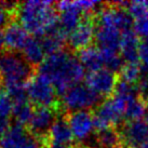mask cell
Returning <instances> with one entry per match:
<instances>
[{"label": "cell", "instance_id": "cell-1", "mask_svg": "<svg viewBox=\"0 0 148 148\" xmlns=\"http://www.w3.org/2000/svg\"><path fill=\"white\" fill-rule=\"evenodd\" d=\"M36 74L47 79L54 86L58 96H62L71 86L81 83L84 68L75 54L63 50L45 56Z\"/></svg>", "mask_w": 148, "mask_h": 148}, {"label": "cell", "instance_id": "cell-2", "mask_svg": "<svg viewBox=\"0 0 148 148\" xmlns=\"http://www.w3.org/2000/svg\"><path fill=\"white\" fill-rule=\"evenodd\" d=\"M14 14L20 25L34 37L42 38L58 27V13L51 1H26L17 4Z\"/></svg>", "mask_w": 148, "mask_h": 148}, {"label": "cell", "instance_id": "cell-3", "mask_svg": "<svg viewBox=\"0 0 148 148\" xmlns=\"http://www.w3.org/2000/svg\"><path fill=\"white\" fill-rule=\"evenodd\" d=\"M35 70L20 52H0V82L5 88L26 84L36 75Z\"/></svg>", "mask_w": 148, "mask_h": 148}, {"label": "cell", "instance_id": "cell-4", "mask_svg": "<svg viewBox=\"0 0 148 148\" xmlns=\"http://www.w3.org/2000/svg\"><path fill=\"white\" fill-rule=\"evenodd\" d=\"M102 96L90 89L86 84L79 83L71 86L62 95V105L66 112L79 110H90L91 108L99 106Z\"/></svg>", "mask_w": 148, "mask_h": 148}, {"label": "cell", "instance_id": "cell-5", "mask_svg": "<svg viewBox=\"0 0 148 148\" xmlns=\"http://www.w3.org/2000/svg\"><path fill=\"white\" fill-rule=\"evenodd\" d=\"M29 102L35 107H50L61 110L58 93L54 86L39 75H35L26 84Z\"/></svg>", "mask_w": 148, "mask_h": 148}, {"label": "cell", "instance_id": "cell-6", "mask_svg": "<svg viewBox=\"0 0 148 148\" xmlns=\"http://www.w3.org/2000/svg\"><path fill=\"white\" fill-rule=\"evenodd\" d=\"M48 145V137H38L17 123L11 125L0 140V148H47Z\"/></svg>", "mask_w": 148, "mask_h": 148}, {"label": "cell", "instance_id": "cell-7", "mask_svg": "<svg viewBox=\"0 0 148 148\" xmlns=\"http://www.w3.org/2000/svg\"><path fill=\"white\" fill-rule=\"evenodd\" d=\"M95 14L84 13L81 23L77 26L73 33L70 34L67 41L71 51H81L88 47H91V43L95 40Z\"/></svg>", "mask_w": 148, "mask_h": 148}, {"label": "cell", "instance_id": "cell-8", "mask_svg": "<svg viewBox=\"0 0 148 148\" xmlns=\"http://www.w3.org/2000/svg\"><path fill=\"white\" fill-rule=\"evenodd\" d=\"M56 11L58 14V24L67 38L70 34L77 28L81 21L84 13L79 8L77 1H60L55 3Z\"/></svg>", "mask_w": 148, "mask_h": 148}, {"label": "cell", "instance_id": "cell-9", "mask_svg": "<svg viewBox=\"0 0 148 148\" xmlns=\"http://www.w3.org/2000/svg\"><path fill=\"white\" fill-rule=\"evenodd\" d=\"M118 80L119 79L117 74L102 68L97 71L86 75V84L99 96L109 99V96H112L114 94Z\"/></svg>", "mask_w": 148, "mask_h": 148}, {"label": "cell", "instance_id": "cell-10", "mask_svg": "<svg viewBox=\"0 0 148 148\" xmlns=\"http://www.w3.org/2000/svg\"><path fill=\"white\" fill-rule=\"evenodd\" d=\"M119 131L125 148H140L148 142V123L144 119L125 121Z\"/></svg>", "mask_w": 148, "mask_h": 148}, {"label": "cell", "instance_id": "cell-11", "mask_svg": "<svg viewBox=\"0 0 148 148\" xmlns=\"http://www.w3.org/2000/svg\"><path fill=\"white\" fill-rule=\"evenodd\" d=\"M60 111L50 107H35L33 117L28 123V131L38 137H48L50 129L58 118Z\"/></svg>", "mask_w": 148, "mask_h": 148}, {"label": "cell", "instance_id": "cell-12", "mask_svg": "<svg viewBox=\"0 0 148 148\" xmlns=\"http://www.w3.org/2000/svg\"><path fill=\"white\" fill-rule=\"evenodd\" d=\"M124 108L125 103L111 96L96 107L93 115L104 121L108 127H117L124 119Z\"/></svg>", "mask_w": 148, "mask_h": 148}, {"label": "cell", "instance_id": "cell-13", "mask_svg": "<svg viewBox=\"0 0 148 148\" xmlns=\"http://www.w3.org/2000/svg\"><path fill=\"white\" fill-rule=\"evenodd\" d=\"M65 117L69 124L74 138L78 142L88 138L94 130L93 112L91 110L65 112Z\"/></svg>", "mask_w": 148, "mask_h": 148}, {"label": "cell", "instance_id": "cell-14", "mask_svg": "<svg viewBox=\"0 0 148 148\" xmlns=\"http://www.w3.org/2000/svg\"><path fill=\"white\" fill-rule=\"evenodd\" d=\"M3 37L4 47L8 49V51L18 52L23 50L26 42L30 38V35L22 27L20 23L11 22L4 28Z\"/></svg>", "mask_w": 148, "mask_h": 148}, {"label": "cell", "instance_id": "cell-15", "mask_svg": "<svg viewBox=\"0 0 148 148\" xmlns=\"http://www.w3.org/2000/svg\"><path fill=\"white\" fill-rule=\"evenodd\" d=\"M95 42L102 51H120L121 33L114 27L95 25Z\"/></svg>", "mask_w": 148, "mask_h": 148}, {"label": "cell", "instance_id": "cell-16", "mask_svg": "<svg viewBox=\"0 0 148 148\" xmlns=\"http://www.w3.org/2000/svg\"><path fill=\"white\" fill-rule=\"evenodd\" d=\"M49 143L58 145H65L70 146L74 142V136L69 127V124L67 122L65 114L58 115L56 120L54 121L52 127L50 129L48 134Z\"/></svg>", "mask_w": 148, "mask_h": 148}, {"label": "cell", "instance_id": "cell-17", "mask_svg": "<svg viewBox=\"0 0 148 148\" xmlns=\"http://www.w3.org/2000/svg\"><path fill=\"white\" fill-rule=\"evenodd\" d=\"M140 39L134 33V30H127L121 34V43H120V54L125 63H138V47Z\"/></svg>", "mask_w": 148, "mask_h": 148}, {"label": "cell", "instance_id": "cell-18", "mask_svg": "<svg viewBox=\"0 0 148 148\" xmlns=\"http://www.w3.org/2000/svg\"><path fill=\"white\" fill-rule=\"evenodd\" d=\"M77 58L84 70H88L89 74L97 71L104 67L102 52L97 47H94V45H91L79 51Z\"/></svg>", "mask_w": 148, "mask_h": 148}, {"label": "cell", "instance_id": "cell-19", "mask_svg": "<svg viewBox=\"0 0 148 148\" xmlns=\"http://www.w3.org/2000/svg\"><path fill=\"white\" fill-rule=\"evenodd\" d=\"M22 55L29 65L37 69L45 58V53L42 48L40 38L30 36L28 41L26 42L25 47L22 50Z\"/></svg>", "mask_w": 148, "mask_h": 148}, {"label": "cell", "instance_id": "cell-20", "mask_svg": "<svg viewBox=\"0 0 148 148\" xmlns=\"http://www.w3.org/2000/svg\"><path fill=\"white\" fill-rule=\"evenodd\" d=\"M96 143L99 148H123V140L120 131L116 127H110L96 133Z\"/></svg>", "mask_w": 148, "mask_h": 148}, {"label": "cell", "instance_id": "cell-21", "mask_svg": "<svg viewBox=\"0 0 148 148\" xmlns=\"http://www.w3.org/2000/svg\"><path fill=\"white\" fill-rule=\"evenodd\" d=\"M148 106L140 99H131L130 102L125 104L124 108V119L127 121H135V120H140L144 118L145 114L147 111Z\"/></svg>", "mask_w": 148, "mask_h": 148}, {"label": "cell", "instance_id": "cell-22", "mask_svg": "<svg viewBox=\"0 0 148 148\" xmlns=\"http://www.w3.org/2000/svg\"><path fill=\"white\" fill-rule=\"evenodd\" d=\"M112 97L120 99L125 104L127 102H130L131 99L138 97V92L136 89V84H132V83H129L122 80V79H120L117 82Z\"/></svg>", "mask_w": 148, "mask_h": 148}, {"label": "cell", "instance_id": "cell-23", "mask_svg": "<svg viewBox=\"0 0 148 148\" xmlns=\"http://www.w3.org/2000/svg\"><path fill=\"white\" fill-rule=\"evenodd\" d=\"M34 109H35V106L30 102L14 104L12 115L15 119V123L21 124L23 127L28 125V123L30 122V119L33 117Z\"/></svg>", "mask_w": 148, "mask_h": 148}, {"label": "cell", "instance_id": "cell-24", "mask_svg": "<svg viewBox=\"0 0 148 148\" xmlns=\"http://www.w3.org/2000/svg\"><path fill=\"white\" fill-rule=\"evenodd\" d=\"M103 55V63L104 68L109 70L111 73L118 74L121 71L122 67L124 66V60L122 58L120 52H115V51H102Z\"/></svg>", "mask_w": 148, "mask_h": 148}, {"label": "cell", "instance_id": "cell-25", "mask_svg": "<svg viewBox=\"0 0 148 148\" xmlns=\"http://www.w3.org/2000/svg\"><path fill=\"white\" fill-rule=\"evenodd\" d=\"M143 76V67L140 62L125 63L120 71V77L122 80L132 84H136Z\"/></svg>", "mask_w": 148, "mask_h": 148}, {"label": "cell", "instance_id": "cell-26", "mask_svg": "<svg viewBox=\"0 0 148 148\" xmlns=\"http://www.w3.org/2000/svg\"><path fill=\"white\" fill-rule=\"evenodd\" d=\"M127 12L131 14V16L136 20L148 14V1H132L127 4Z\"/></svg>", "mask_w": 148, "mask_h": 148}, {"label": "cell", "instance_id": "cell-27", "mask_svg": "<svg viewBox=\"0 0 148 148\" xmlns=\"http://www.w3.org/2000/svg\"><path fill=\"white\" fill-rule=\"evenodd\" d=\"M13 107H14V103L12 99L10 97V95L7 92L1 91L0 92V116L9 118V116L12 115Z\"/></svg>", "mask_w": 148, "mask_h": 148}, {"label": "cell", "instance_id": "cell-28", "mask_svg": "<svg viewBox=\"0 0 148 148\" xmlns=\"http://www.w3.org/2000/svg\"><path fill=\"white\" fill-rule=\"evenodd\" d=\"M133 30L140 38H148V14L134 20Z\"/></svg>", "mask_w": 148, "mask_h": 148}, {"label": "cell", "instance_id": "cell-29", "mask_svg": "<svg viewBox=\"0 0 148 148\" xmlns=\"http://www.w3.org/2000/svg\"><path fill=\"white\" fill-rule=\"evenodd\" d=\"M136 89L138 92V97L148 106V74L142 76L140 81L136 83Z\"/></svg>", "mask_w": 148, "mask_h": 148}, {"label": "cell", "instance_id": "cell-30", "mask_svg": "<svg viewBox=\"0 0 148 148\" xmlns=\"http://www.w3.org/2000/svg\"><path fill=\"white\" fill-rule=\"evenodd\" d=\"M138 56L142 65L148 67V38L140 39L138 47Z\"/></svg>", "mask_w": 148, "mask_h": 148}, {"label": "cell", "instance_id": "cell-31", "mask_svg": "<svg viewBox=\"0 0 148 148\" xmlns=\"http://www.w3.org/2000/svg\"><path fill=\"white\" fill-rule=\"evenodd\" d=\"M11 14L3 2H0V28L2 26H7L11 23Z\"/></svg>", "mask_w": 148, "mask_h": 148}, {"label": "cell", "instance_id": "cell-32", "mask_svg": "<svg viewBox=\"0 0 148 148\" xmlns=\"http://www.w3.org/2000/svg\"><path fill=\"white\" fill-rule=\"evenodd\" d=\"M10 127H11L10 125V119H9L8 117L0 116V140L5 135V133L8 132Z\"/></svg>", "mask_w": 148, "mask_h": 148}, {"label": "cell", "instance_id": "cell-33", "mask_svg": "<svg viewBox=\"0 0 148 148\" xmlns=\"http://www.w3.org/2000/svg\"><path fill=\"white\" fill-rule=\"evenodd\" d=\"M47 148H71V145H70V146H65V145H58V144L49 143V145H48Z\"/></svg>", "mask_w": 148, "mask_h": 148}, {"label": "cell", "instance_id": "cell-34", "mask_svg": "<svg viewBox=\"0 0 148 148\" xmlns=\"http://www.w3.org/2000/svg\"><path fill=\"white\" fill-rule=\"evenodd\" d=\"M4 48V37H3V30L0 28V52Z\"/></svg>", "mask_w": 148, "mask_h": 148}, {"label": "cell", "instance_id": "cell-35", "mask_svg": "<svg viewBox=\"0 0 148 148\" xmlns=\"http://www.w3.org/2000/svg\"><path fill=\"white\" fill-rule=\"evenodd\" d=\"M140 148H148V142H146V143H145V144Z\"/></svg>", "mask_w": 148, "mask_h": 148}, {"label": "cell", "instance_id": "cell-36", "mask_svg": "<svg viewBox=\"0 0 148 148\" xmlns=\"http://www.w3.org/2000/svg\"><path fill=\"white\" fill-rule=\"evenodd\" d=\"M83 148H92V147H83Z\"/></svg>", "mask_w": 148, "mask_h": 148}, {"label": "cell", "instance_id": "cell-37", "mask_svg": "<svg viewBox=\"0 0 148 148\" xmlns=\"http://www.w3.org/2000/svg\"><path fill=\"white\" fill-rule=\"evenodd\" d=\"M0 92H1V91H0Z\"/></svg>", "mask_w": 148, "mask_h": 148}]
</instances>
